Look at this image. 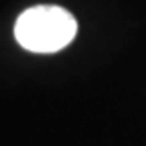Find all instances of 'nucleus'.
<instances>
[{
	"mask_svg": "<svg viewBox=\"0 0 146 146\" xmlns=\"http://www.w3.org/2000/svg\"><path fill=\"white\" fill-rule=\"evenodd\" d=\"M77 35V21L69 10L53 4L27 8L16 18L14 36L31 53H57Z\"/></svg>",
	"mask_w": 146,
	"mask_h": 146,
	"instance_id": "1",
	"label": "nucleus"
}]
</instances>
